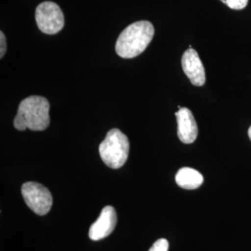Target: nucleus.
Masks as SVG:
<instances>
[{
    "label": "nucleus",
    "mask_w": 251,
    "mask_h": 251,
    "mask_svg": "<svg viewBox=\"0 0 251 251\" xmlns=\"http://www.w3.org/2000/svg\"><path fill=\"white\" fill-rule=\"evenodd\" d=\"M50 102L42 96H30L21 101L13 125L18 130L42 131L50 125Z\"/></svg>",
    "instance_id": "f257e3e1"
},
{
    "label": "nucleus",
    "mask_w": 251,
    "mask_h": 251,
    "mask_svg": "<svg viewBox=\"0 0 251 251\" xmlns=\"http://www.w3.org/2000/svg\"><path fill=\"white\" fill-rule=\"evenodd\" d=\"M153 36L154 28L150 22H136L121 32L117 38L116 51L121 58H134L144 52Z\"/></svg>",
    "instance_id": "f03ea898"
},
{
    "label": "nucleus",
    "mask_w": 251,
    "mask_h": 251,
    "mask_svg": "<svg viewBox=\"0 0 251 251\" xmlns=\"http://www.w3.org/2000/svg\"><path fill=\"white\" fill-rule=\"evenodd\" d=\"M100 155L103 163L111 169L117 170L125 165L129 153L127 137L118 128L109 130L99 146Z\"/></svg>",
    "instance_id": "7ed1b4c3"
},
{
    "label": "nucleus",
    "mask_w": 251,
    "mask_h": 251,
    "mask_svg": "<svg viewBox=\"0 0 251 251\" xmlns=\"http://www.w3.org/2000/svg\"><path fill=\"white\" fill-rule=\"evenodd\" d=\"M22 195L25 202L36 214L44 216L49 213L52 206V196L44 185L28 181L22 186Z\"/></svg>",
    "instance_id": "20e7f679"
},
{
    "label": "nucleus",
    "mask_w": 251,
    "mask_h": 251,
    "mask_svg": "<svg viewBox=\"0 0 251 251\" xmlns=\"http://www.w3.org/2000/svg\"><path fill=\"white\" fill-rule=\"evenodd\" d=\"M36 22L41 32L48 35H55L64 26L63 10L54 2H43L36 8Z\"/></svg>",
    "instance_id": "39448f33"
},
{
    "label": "nucleus",
    "mask_w": 251,
    "mask_h": 251,
    "mask_svg": "<svg viewBox=\"0 0 251 251\" xmlns=\"http://www.w3.org/2000/svg\"><path fill=\"white\" fill-rule=\"evenodd\" d=\"M116 209L112 206H104L97 221L90 226L89 236L93 241H99L114 232L117 225Z\"/></svg>",
    "instance_id": "423d86ee"
},
{
    "label": "nucleus",
    "mask_w": 251,
    "mask_h": 251,
    "mask_svg": "<svg viewBox=\"0 0 251 251\" xmlns=\"http://www.w3.org/2000/svg\"><path fill=\"white\" fill-rule=\"evenodd\" d=\"M181 66L193 85L202 87L206 83V72L199 55L194 49H188L181 58Z\"/></svg>",
    "instance_id": "0eeeda50"
},
{
    "label": "nucleus",
    "mask_w": 251,
    "mask_h": 251,
    "mask_svg": "<svg viewBox=\"0 0 251 251\" xmlns=\"http://www.w3.org/2000/svg\"><path fill=\"white\" fill-rule=\"evenodd\" d=\"M178 123V137L181 143L185 144H193L198 135L197 121L193 116V113L188 108L180 107L175 114Z\"/></svg>",
    "instance_id": "6e6552de"
},
{
    "label": "nucleus",
    "mask_w": 251,
    "mask_h": 251,
    "mask_svg": "<svg viewBox=\"0 0 251 251\" xmlns=\"http://www.w3.org/2000/svg\"><path fill=\"white\" fill-rule=\"evenodd\" d=\"M176 182L181 188L195 190L202 185L203 175L192 168H181L176 174Z\"/></svg>",
    "instance_id": "1a4fd4ad"
},
{
    "label": "nucleus",
    "mask_w": 251,
    "mask_h": 251,
    "mask_svg": "<svg viewBox=\"0 0 251 251\" xmlns=\"http://www.w3.org/2000/svg\"><path fill=\"white\" fill-rule=\"evenodd\" d=\"M226 4L230 9H245L249 3V0H221Z\"/></svg>",
    "instance_id": "9d476101"
},
{
    "label": "nucleus",
    "mask_w": 251,
    "mask_h": 251,
    "mask_svg": "<svg viewBox=\"0 0 251 251\" xmlns=\"http://www.w3.org/2000/svg\"><path fill=\"white\" fill-rule=\"evenodd\" d=\"M169 241L165 238H161L152 244L149 251H169Z\"/></svg>",
    "instance_id": "9b49d317"
},
{
    "label": "nucleus",
    "mask_w": 251,
    "mask_h": 251,
    "mask_svg": "<svg viewBox=\"0 0 251 251\" xmlns=\"http://www.w3.org/2000/svg\"><path fill=\"white\" fill-rule=\"evenodd\" d=\"M0 58H3L4 55L7 51V40H6V36L4 35V33L1 31L0 32Z\"/></svg>",
    "instance_id": "f8f14e48"
},
{
    "label": "nucleus",
    "mask_w": 251,
    "mask_h": 251,
    "mask_svg": "<svg viewBox=\"0 0 251 251\" xmlns=\"http://www.w3.org/2000/svg\"><path fill=\"white\" fill-rule=\"evenodd\" d=\"M249 137H250L251 141V126L250 127V129H249Z\"/></svg>",
    "instance_id": "ddd939ff"
}]
</instances>
